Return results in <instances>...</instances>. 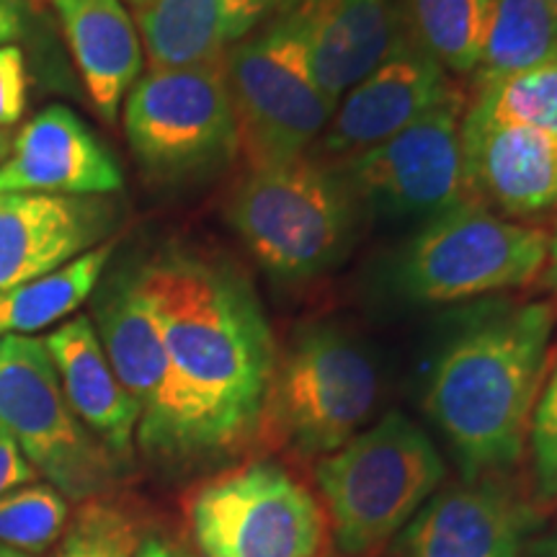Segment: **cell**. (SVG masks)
<instances>
[{"mask_svg": "<svg viewBox=\"0 0 557 557\" xmlns=\"http://www.w3.org/2000/svg\"><path fill=\"white\" fill-rule=\"evenodd\" d=\"M135 557H186L176 545H171L169 540L160 537H148L145 542H139Z\"/></svg>", "mask_w": 557, "mask_h": 557, "instance_id": "cell-33", "label": "cell"}, {"mask_svg": "<svg viewBox=\"0 0 557 557\" xmlns=\"http://www.w3.org/2000/svg\"><path fill=\"white\" fill-rule=\"evenodd\" d=\"M21 32H24V18H21L18 0H0V47L13 45Z\"/></svg>", "mask_w": 557, "mask_h": 557, "instance_id": "cell-31", "label": "cell"}, {"mask_svg": "<svg viewBox=\"0 0 557 557\" xmlns=\"http://www.w3.org/2000/svg\"><path fill=\"white\" fill-rule=\"evenodd\" d=\"M289 13L318 86L336 103L406 41L395 0H297Z\"/></svg>", "mask_w": 557, "mask_h": 557, "instance_id": "cell-18", "label": "cell"}, {"mask_svg": "<svg viewBox=\"0 0 557 557\" xmlns=\"http://www.w3.org/2000/svg\"><path fill=\"white\" fill-rule=\"evenodd\" d=\"M549 3H553V9H555V16H557V0H549Z\"/></svg>", "mask_w": 557, "mask_h": 557, "instance_id": "cell-38", "label": "cell"}, {"mask_svg": "<svg viewBox=\"0 0 557 557\" xmlns=\"http://www.w3.org/2000/svg\"><path fill=\"white\" fill-rule=\"evenodd\" d=\"M0 557H32V555H24V553H16V549H9L0 545Z\"/></svg>", "mask_w": 557, "mask_h": 557, "instance_id": "cell-36", "label": "cell"}, {"mask_svg": "<svg viewBox=\"0 0 557 557\" xmlns=\"http://www.w3.org/2000/svg\"><path fill=\"white\" fill-rule=\"evenodd\" d=\"M45 348L78 421L122 468L129 465L139 408L111 369L90 318L67 320L45 338Z\"/></svg>", "mask_w": 557, "mask_h": 557, "instance_id": "cell-20", "label": "cell"}, {"mask_svg": "<svg viewBox=\"0 0 557 557\" xmlns=\"http://www.w3.org/2000/svg\"><path fill=\"white\" fill-rule=\"evenodd\" d=\"M529 511L498 480L434 493L403 534V557H521Z\"/></svg>", "mask_w": 557, "mask_h": 557, "instance_id": "cell-17", "label": "cell"}, {"mask_svg": "<svg viewBox=\"0 0 557 557\" xmlns=\"http://www.w3.org/2000/svg\"><path fill=\"white\" fill-rule=\"evenodd\" d=\"M553 302L485 305L459 320L431 369L426 410L465 480L511 470L547 377Z\"/></svg>", "mask_w": 557, "mask_h": 557, "instance_id": "cell-2", "label": "cell"}, {"mask_svg": "<svg viewBox=\"0 0 557 557\" xmlns=\"http://www.w3.org/2000/svg\"><path fill=\"white\" fill-rule=\"evenodd\" d=\"M137 269L171 361L165 462L230 455L263 423L274 380V336L259 295L225 256L181 243Z\"/></svg>", "mask_w": 557, "mask_h": 557, "instance_id": "cell-1", "label": "cell"}, {"mask_svg": "<svg viewBox=\"0 0 557 557\" xmlns=\"http://www.w3.org/2000/svg\"><path fill=\"white\" fill-rule=\"evenodd\" d=\"M225 78L248 165L308 156L329 127L336 101L312 75L302 29L289 11L235 45Z\"/></svg>", "mask_w": 557, "mask_h": 557, "instance_id": "cell-7", "label": "cell"}, {"mask_svg": "<svg viewBox=\"0 0 557 557\" xmlns=\"http://www.w3.org/2000/svg\"><path fill=\"white\" fill-rule=\"evenodd\" d=\"M444 472L431 436L398 410L320 459L315 480L338 547L351 557L380 549L434 496Z\"/></svg>", "mask_w": 557, "mask_h": 557, "instance_id": "cell-4", "label": "cell"}, {"mask_svg": "<svg viewBox=\"0 0 557 557\" xmlns=\"http://www.w3.org/2000/svg\"><path fill=\"white\" fill-rule=\"evenodd\" d=\"M297 0H152L135 13L152 70L222 60Z\"/></svg>", "mask_w": 557, "mask_h": 557, "instance_id": "cell-19", "label": "cell"}, {"mask_svg": "<svg viewBox=\"0 0 557 557\" xmlns=\"http://www.w3.org/2000/svg\"><path fill=\"white\" fill-rule=\"evenodd\" d=\"M0 434L16 444L34 472L73 500L99 496L122 472L73 413L39 338H0Z\"/></svg>", "mask_w": 557, "mask_h": 557, "instance_id": "cell-9", "label": "cell"}, {"mask_svg": "<svg viewBox=\"0 0 557 557\" xmlns=\"http://www.w3.org/2000/svg\"><path fill=\"white\" fill-rule=\"evenodd\" d=\"M549 230L462 205L429 220L393 261V287L421 305H449L540 282Z\"/></svg>", "mask_w": 557, "mask_h": 557, "instance_id": "cell-6", "label": "cell"}, {"mask_svg": "<svg viewBox=\"0 0 557 557\" xmlns=\"http://www.w3.org/2000/svg\"><path fill=\"white\" fill-rule=\"evenodd\" d=\"M557 54V16L549 0H485V39L472 78L491 83L524 73Z\"/></svg>", "mask_w": 557, "mask_h": 557, "instance_id": "cell-23", "label": "cell"}, {"mask_svg": "<svg viewBox=\"0 0 557 557\" xmlns=\"http://www.w3.org/2000/svg\"><path fill=\"white\" fill-rule=\"evenodd\" d=\"M116 222L103 197H0V297L107 243Z\"/></svg>", "mask_w": 557, "mask_h": 557, "instance_id": "cell-14", "label": "cell"}, {"mask_svg": "<svg viewBox=\"0 0 557 557\" xmlns=\"http://www.w3.org/2000/svg\"><path fill=\"white\" fill-rule=\"evenodd\" d=\"M137 529L120 508L90 500L78 513L54 557H135Z\"/></svg>", "mask_w": 557, "mask_h": 557, "instance_id": "cell-27", "label": "cell"}, {"mask_svg": "<svg viewBox=\"0 0 557 557\" xmlns=\"http://www.w3.org/2000/svg\"><path fill=\"white\" fill-rule=\"evenodd\" d=\"M547 557H557V537L553 540V545H549V549H547Z\"/></svg>", "mask_w": 557, "mask_h": 557, "instance_id": "cell-37", "label": "cell"}, {"mask_svg": "<svg viewBox=\"0 0 557 557\" xmlns=\"http://www.w3.org/2000/svg\"><path fill=\"white\" fill-rule=\"evenodd\" d=\"M34 478H37V472L26 462V457L21 455L16 444L5 434H0V498L9 496L11 491H16L21 485L32 483Z\"/></svg>", "mask_w": 557, "mask_h": 557, "instance_id": "cell-30", "label": "cell"}, {"mask_svg": "<svg viewBox=\"0 0 557 557\" xmlns=\"http://www.w3.org/2000/svg\"><path fill=\"white\" fill-rule=\"evenodd\" d=\"M465 109L468 99L455 88L395 137L331 165L361 209L380 218L434 220L455 207L475 205L465 178Z\"/></svg>", "mask_w": 557, "mask_h": 557, "instance_id": "cell-10", "label": "cell"}, {"mask_svg": "<svg viewBox=\"0 0 557 557\" xmlns=\"http://www.w3.org/2000/svg\"><path fill=\"white\" fill-rule=\"evenodd\" d=\"M468 109L487 120L524 124L557 139V54L524 73L478 83Z\"/></svg>", "mask_w": 557, "mask_h": 557, "instance_id": "cell-25", "label": "cell"}, {"mask_svg": "<svg viewBox=\"0 0 557 557\" xmlns=\"http://www.w3.org/2000/svg\"><path fill=\"white\" fill-rule=\"evenodd\" d=\"M90 323L122 387L139 408L137 442L165 459L171 426V361L137 263L114 269L90 297Z\"/></svg>", "mask_w": 557, "mask_h": 557, "instance_id": "cell-12", "label": "cell"}, {"mask_svg": "<svg viewBox=\"0 0 557 557\" xmlns=\"http://www.w3.org/2000/svg\"><path fill=\"white\" fill-rule=\"evenodd\" d=\"M96 114L107 124L143 75L145 50L124 0H50Z\"/></svg>", "mask_w": 557, "mask_h": 557, "instance_id": "cell-21", "label": "cell"}, {"mask_svg": "<svg viewBox=\"0 0 557 557\" xmlns=\"http://www.w3.org/2000/svg\"><path fill=\"white\" fill-rule=\"evenodd\" d=\"M361 205L323 158L248 165L227 197L225 218L269 276L308 282L351 253Z\"/></svg>", "mask_w": 557, "mask_h": 557, "instance_id": "cell-3", "label": "cell"}, {"mask_svg": "<svg viewBox=\"0 0 557 557\" xmlns=\"http://www.w3.org/2000/svg\"><path fill=\"white\" fill-rule=\"evenodd\" d=\"M67 521V504L54 487L21 485L0 498V545L24 555L45 553Z\"/></svg>", "mask_w": 557, "mask_h": 557, "instance_id": "cell-26", "label": "cell"}, {"mask_svg": "<svg viewBox=\"0 0 557 557\" xmlns=\"http://www.w3.org/2000/svg\"><path fill=\"white\" fill-rule=\"evenodd\" d=\"M124 184L116 158L103 148L81 116L67 107L39 111L0 163V197L52 194V197H107Z\"/></svg>", "mask_w": 557, "mask_h": 557, "instance_id": "cell-16", "label": "cell"}, {"mask_svg": "<svg viewBox=\"0 0 557 557\" xmlns=\"http://www.w3.org/2000/svg\"><path fill=\"white\" fill-rule=\"evenodd\" d=\"M455 88L447 70L406 39L336 103L312 156L325 163L359 156L421 120Z\"/></svg>", "mask_w": 557, "mask_h": 557, "instance_id": "cell-13", "label": "cell"}, {"mask_svg": "<svg viewBox=\"0 0 557 557\" xmlns=\"http://www.w3.org/2000/svg\"><path fill=\"white\" fill-rule=\"evenodd\" d=\"M403 34L447 73L472 75L485 39V0H395Z\"/></svg>", "mask_w": 557, "mask_h": 557, "instance_id": "cell-24", "label": "cell"}, {"mask_svg": "<svg viewBox=\"0 0 557 557\" xmlns=\"http://www.w3.org/2000/svg\"><path fill=\"white\" fill-rule=\"evenodd\" d=\"M124 135L139 171L158 186H189L225 171L240 156L225 62L139 75L124 99Z\"/></svg>", "mask_w": 557, "mask_h": 557, "instance_id": "cell-5", "label": "cell"}, {"mask_svg": "<svg viewBox=\"0 0 557 557\" xmlns=\"http://www.w3.org/2000/svg\"><path fill=\"white\" fill-rule=\"evenodd\" d=\"M534 493L545 504H557V361L542 382L532 423H529Z\"/></svg>", "mask_w": 557, "mask_h": 557, "instance_id": "cell-28", "label": "cell"}, {"mask_svg": "<svg viewBox=\"0 0 557 557\" xmlns=\"http://www.w3.org/2000/svg\"><path fill=\"white\" fill-rule=\"evenodd\" d=\"M13 150V135L9 129H0V163L11 156Z\"/></svg>", "mask_w": 557, "mask_h": 557, "instance_id": "cell-34", "label": "cell"}, {"mask_svg": "<svg viewBox=\"0 0 557 557\" xmlns=\"http://www.w3.org/2000/svg\"><path fill=\"white\" fill-rule=\"evenodd\" d=\"M377 398L380 374L364 346L338 325L310 323L274 367L263 418L297 451L329 457L359 434Z\"/></svg>", "mask_w": 557, "mask_h": 557, "instance_id": "cell-8", "label": "cell"}, {"mask_svg": "<svg viewBox=\"0 0 557 557\" xmlns=\"http://www.w3.org/2000/svg\"><path fill=\"white\" fill-rule=\"evenodd\" d=\"M542 287H545L549 295L555 299V308H557V222L555 227L549 230V248H547V263H545V271H542L540 276Z\"/></svg>", "mask_w": 557, "mask_h": 557, "instance_id": "cell-32", "label": "cell"}, {"mask_svg": "<svg viewBox=\"0 0 557 557\" xmlns=\"http://www.w3.org/2000/svg\"><path fill=\"white\" fill-rule=\"evenodd\" d=\"M26 111V60L18 45L0 47V129H9Z\"/></svg>", "mask_w": 557, "mask_h": 557, "instance_id": "cell-29", "label": "cell"}, {"mask_svg": "<svg viewBox=\"0 0 557 557\" xmlns=\"http://www.w3.org/2000/svg\"><path fill=\"white\" fill-rule=\"evenodd\" d=\"M127 3L132 5V11H143V9H148V5L152 3V0H127Z\"/></svg>", "mask_w": 557, "mask_h": 557, "instance_id": "cell-35", "label": "cell"}, {"mask_svg": "<svg viewBox=\"0 0 557 557\" xmlns=\"http://www.w3.org/2000/svg\"><path fill=\"white\" fill-rule=\"evenodd\" d=\"M114 248V240L101 243L52 274L21 284L0 297V338L32 336L50 329L52 323H60L83 302H88L101 284Z\"/></svg>", "mask_w": 557, "mask_h": 557, "instance_id": "cell-22", "label": "cell"}, {"mask_svg": "<svg viewBox=\"0 0 557 557\" xmlns=\"http://www.w3.org/2000/svg\"><path fill=\"white\" fill-rule=\"evenodd\" d=\"M191 532L205 557H318L325 517L315 496L274 462H250L201 485Z\"/></svg>", "mask_w": 557, "mask_h": 557, "instance_id": "cell-11", "label": "cell"}, {"mask_svg": "<svg viewBox=\"0 0 557 557\" xmlns=\"http://www.w3.org/2000/svg\"><path fill=\"white\" fill-rule=\"evenodd\" d=\"M465 178L475 205L508 220L557 207V139L465 109Z\"/></svg>", "mask_w": 557, "mask_h": 557, "instance_id": "cell-15", "label": "cell"}]
</instances>
